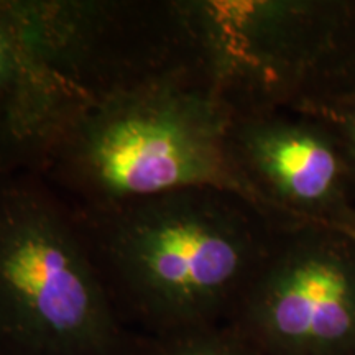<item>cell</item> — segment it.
<instances>
[{"mask_svg": "<svg viewBox=\"0 0 355 355\" xmlns=\"http://www.w3.org/2000/svg\"><path fill=\"white\" fill-rule=\"evenodd\" d=\"M74 214L119 319L145 336L229 322L285 225L214 186Z\"/></svg>", "mask_w": 355, "mask_h": 355, "instance_id": "6da1fadb", "label": "cell"}, {"mask_svg": "<svg viewBox=\"0 0 355 355\" xmlns=\"http://www.w3.org/2000/svg\"><path fill=\"white\" fill-rule=\"evenodd\" d=\"M230 121L232 112L194 74H180L71 115L30 173L74 211L196 186L247 199L225 150Z\"/></svg>", "mask_w": 355, "mask_h": 355, "instance_id": "7a4b0ae2", "label": "cell"}, {"mask_svg": "<svg viewBox=\"0 0 355 355\" xmlns=\"http://www.w3.org/2000/svg\"><path fill=\"white\" fill-rule=\"evenodd\" d=\"M193 71L234 114L355 92V0H180Z\"/></svg>", "mask_w": 355, "mask_h": 355, "instance_id": "3957f363", "label": "cell"}, {"mask_svg": "<svg viewBox=\"0 0 355 355\" xmlns=\"http://www.w3.org/2000/svg\"><path fill=\"white\" fill-rule=\"evenodd\" d=\"M130 340L68 202L0 171V355H125Z\"/></svg>", "mask_w": 355, "mask_h": 355, "instance_id": "277c9868", "label": "cell"}, {"mask_svg": "<svg viewBox=\"0 0 355 355\" xmlns=\"http://www.w3.org/2000/svg\"><path fill=\"white\" fill-rule=\"evenodd\" d=\"M24 7L50 97L44 141L79 110L194 74L180 0H24Z\"/></svg>", "mask_w": 355, "mask_h": 355, "instance_id": "5b68a950", "label": "cell"}, {"mask_svg": "<svg viewBox=\"0 0 355 355\" xmlns=\"http://www.w3.org/2000/svg\"><path fill=\"white\" fill-rule=\"evenodd\" d=\"M263 355H324L355 345V239L285 224L229 321Z\"/></svg>", "mask_w": 355, "mask_h": 355, "instance_id": "8992f818", "label": "cell"}, {"mask_svg": "<svg viewBox=\"0 0 355 355\" xmlns=\"http://www.w3.org/2000/svg\"><path fill=\"white\" fill-rule=\"evenodd\" d=\"M225 150L247 199L270 219L355 239V178L322 119L283 109L234 114Z\"/></svg>", "mask_w": 355, "mask_h": 355, "instance_id": "52a82bcc", "label": "cell"}, {"mask_svg": "<svg viewBox=\"0 0 355 355\" xmlns=\"http://www.w3.org/2000/svg\"><path fill=\"white\" fill-rule=\"evenodd\" d=\"M46 117V87L24 0H0V170L26 163Z\"/></svg>", "mask_w": 355, "mask_h": 355, "instance_id": "ba28073f", "label": "cell"}, {"mask_svg": "<svg viewBox=\"0 0 355 355\" xmlns=\"http://www.w3.org/2000/svg\"><path fill=\"white\" fill-rule=\"evenodd\" d=\"M125 355H263L230 322L145 336L133 334Z\"/></svg>", "mask_w": 355, "mask_h": 355, "instance_id": "9c48e42d", "label": "cell"}, {"mask_svg": "<svg viewBox=\"0 0 355 355\" xmlns=\"http://www.w3.org/2000/svg\"><path fill=\"white\" fill-rule=\"evenodd\" d=\"M334 130L355 178V92L314 114Z\"/></svg>", "mask_w": 355, "mask_h": 355, "instance_id": "30bf717a", "label": "cell"}]
</instances>
